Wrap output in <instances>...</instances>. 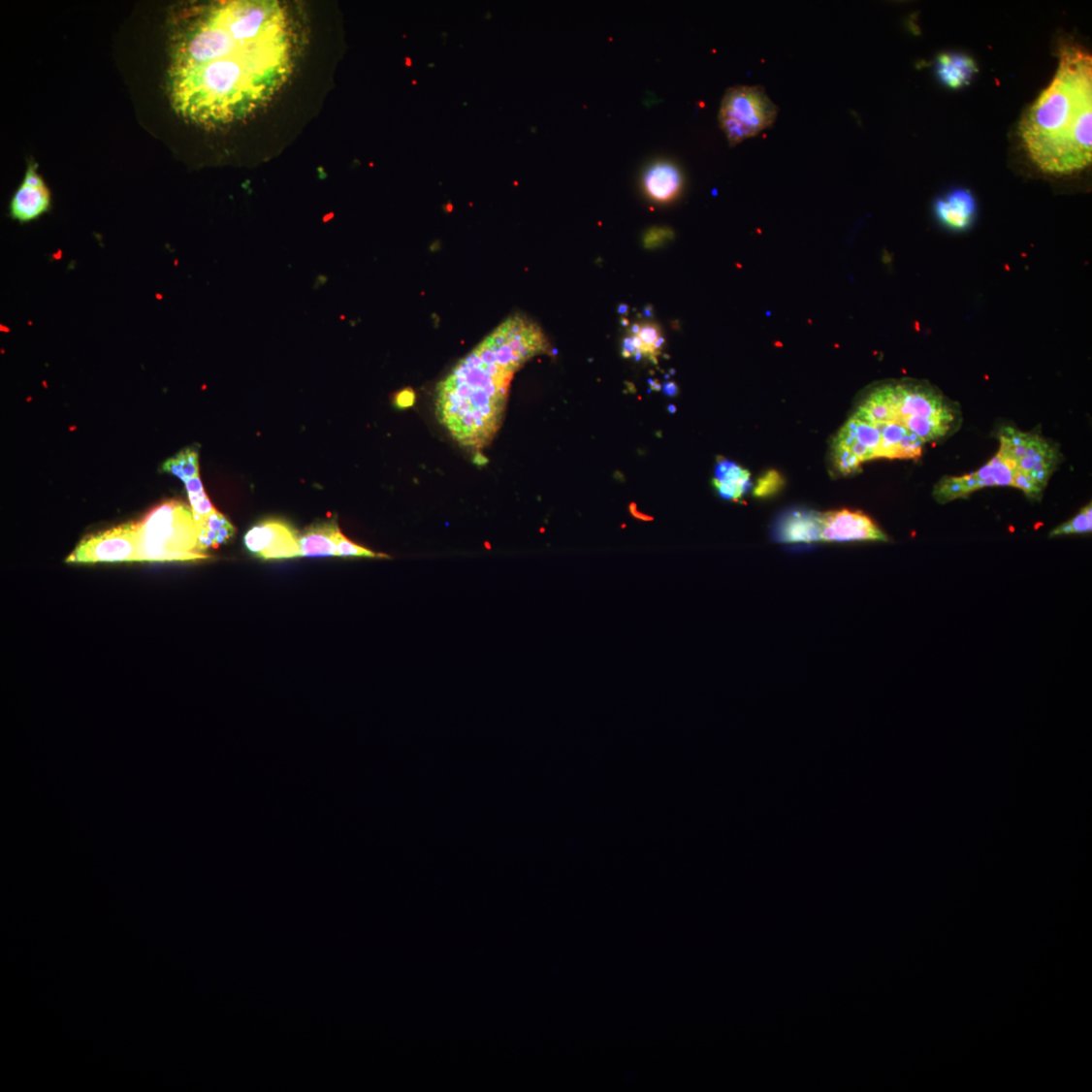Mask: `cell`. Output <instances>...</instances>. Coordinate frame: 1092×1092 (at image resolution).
Instances as JSON below:
<instances>
[{"instance_id": "1", "label": "cell", "mask_w": 1092, "mask_h": 1092, "mask_svg": "<svg viewBox=\"0 0 1092 1092\" xmlns=\"http://www.w3.org/2000/svg\"><path fill=\"white\" fill-rule=\"evenodd\" d=\"M296 33L286 8L272 0L192 6L176 21L170 96L177 112L205 126L243 120L291 77Z\"/></svg>"}, {"instance_id": "2", "label": "cell", "mask_w": 1092, "mask_h": 1092, "mask_svg": "<svg viewBox=\"0 0 1092 1092\" xmlns=\"http://www.w3.org/2000/svg\"><path fill=\"white\" fill-rule=\"evenodd\" d=\"M542 330L514 315L497 327L438 385L436 415L459 443L480 449L501 429L514 374L548 351Z\"/></svg>"}, {"instance_id": "3", "label": "cell", "mask_w": 1092, "mask_h": 1092, "mask_svg": "<svg viewBox=\"0 0 1092 1092\" xmlns=\"http://www.w3.org/2000/svg\"><path fill=\"white\" fill-rule=\"evenodd\" d=\"M1018 133L1044 175L1073 176L1092 160V57L1079 45L1061 47L1050 85L1026 112Z\"/></svg>"}, {"instance_id": "4", "label": "cell", "mask_w": 1092, "mask_h": 1092, "mask_svg": "<svg viewBox=\"0 0 1092 1092\" xmlns=\"http://www.w3.org/2000/svg\"><path fill=\"white\" fill-rule=\"evenodd\" d=\"M853 414L867 420L898 424L925 444L946 436L958 418L954 403L943 393L914 379L870 388Z\"/></svg>"}, {"instance_id": "5", "label": "cell", "mask_w": 1092, "mask_h": 1092, "mask_svg": "<svg viewBox=\"0 0 1092 1092\" xmlns=\"http://www.w3.org/2000/svg\"><path fill=\"white\" fill-rule=\"evenodd\" d=\"M137 562L193 561L208 557L198 550L197 521L192 508L172 501L136 522Z\"/></svg>"}, {"instance_id": "6", "label": "cell", "mask_w": 1092, "mask_h": 1092, "mask_svg": "<svg viewBox=\"0 0 1092 1092\" xmlns=\"http://www.w3.org/2000/svg\"><path fill=\"white\" fill-rule=\"evenodd\" d=\"M999 455L1014 471L1012 487L1036 497L1046 488L1058 463L1057 450L1039 435L1005 429Z\"/></svg>"}, {"instance_id": "7", "label": "cell", "mask_w": 1092, "mask_h": 1092, "mask_svg": "<svg viewBox=\"0 0 1092 1092\" xmlns=\"http://www.w3.org/2000/svg\"><path fill=\"white\" fill-rule=\"evenodd\" d=\"M778 115L777 106L764 87L739 85L724 94L720 124L731 147L771 128Z\"/></svg>"}, {"instance_id": "8", "label": "cell", "mask_w": 1092, "mask_h": 1092, "mask_svg": "<svg viewBox=\"0 0 1092 1092\" xmlns=\"http://www.w3.org/2000/svg\"><path fill=\"white\" fill-rule=\"evenodd\" d=\"M881 435L868 421L852 415L845 424L833 444V461L836 469L849 476L862 464L878 459Z\"/></svg>"}, {"instance_id": "9", "label": "cell", "mask_w": 1092, "mask_h": 1092, "mask_svg": "<svg viewBox=\"0 0 1092 1092\" xmlns=\"http://www.w3.org/2000/svg\"><path fill=\"white\" fill-rule=\"evenodd\" d=\"M136 522L85 537L67 562H116L137 561Z\"/></svg>"}, {"instance_id": "10", "label": "cell", "mask_w": 1092, "mask_h": 1092, "mask_svg": "<svg viewBox=\"0 0 1092 1092\" xmlns=\"http://www.w3.org/2000/svg\"><path fill=\"white\" fill-rule=\"evenodd\" d=\"M300 534L282 519L259 522L244 536L247 551L258 559L288 560L301 558Z\"/></svg>"}, {"instance_id": "11", "label": "cell", "mask_w": 1092, "mask_h": 1092, "mask_svg": "<svg viewBox=\"0 0 1092 1092\" xmlns=\"http://www.w3.org/2000/svg\"><path fill=\"white\" fill-rule=\"evenodd\" d=\"M820 540L825 542L887 541L886 534L861 511L821 513Z\"/></svg>"}, {"instance_id": "12", "label": "cell", "mask_w": 1092, "mask_h": 1092, "mask_svg": "<svg viewBox=\"0 0 1092 1092\" xmlns=\"http://www.w3.org/2000/svg\"><path fill=\"white\" fill-rule=\"evenodd\" d=\"M51 195L37 166L30 164L23 180L11 202V215L20 222L27 223L41 217L50 209Z\"/></svg>"}, {"instance_id": "13", "label": "cell", "mask_w": 1092, "mask_h": 1092, "mask_svg": "<svg viewBox=\"0 0 1092 1092\" xmlns=\"http://www.w3.org/2000/svg\"><path fill=\"white\" fill-rule=\"evenodd\" d=\"M934 212L937 221L946 229L964 232L976 222L977 199L969 189H952L935 202Z\"/></svg>"}, {"instance_id": "14", "label": "cell", "mask_w": 1092, "mask_h": 1092, "mask_svg": "<svg viewBox=\"0 0 1092 1092\" xmlns=\"http://www.w3.org/2000/svg\"><path fill=\"white\" fill-rule=\"evenodd\" d=\"M821 513L794 509L783 513L775 521L772 537L781 543L811 544L820 540Z\"/></svg>"}, {"instance_id": "15", "label": "cell", "mask_w": 1092, "mask_h": 1092, "mask_svg": "<svg viewBox=\"0 0 1092 1092\" xmlns=\"http://www.w3.org/2000/svg\"><path fill=\"white\" fill-rule=\"evenodd\" d=\"M683 176L676 165L666 161L653 164L643 178L644 191L656 203H671L682 192Z\"/></svg>"}, {"instance_id": "16", "label": "cell", "mask_w": 1092, "mask_h": 1092, "mask_svg": "<svg viewBox=\"0 0 1092 1092\" xmlns=\"http://www.w3.org/2000/svg\"><path fill=\"white\" fill-rule=\"evenodd\" d=\"M714 486L725 500L739 502L752 488L751 473L726 459H720L715 469Z\"/></svg>"}, {"instance_id": "17", "label": "cell", "mask_w": 1092, "mask_h": 1092, "mask_svg": "<svg viewBox=\"0 0 1092 1092\" xmlns=\"http://www.w3.org/2000/svg\"><path fill=\"white\" fill-rule=\"evenodd\" d=\"M979 73L975 59L963 53H942L937 57L936 75L940 81L951 89L968 85Z\"/></svg>"}, {"instance_id": "18", "label": "cell", "mask_w": 1092, "mask_h": 1092, "mask_svg": "<svg viewBox=\"0 0 1092 1092\" xmlns=\"http://www.w3.org/2000/svg\"><path fill=\"white\" fill-rule=\"evenodd\" d=\"M339 530L337 520L321 522L306 529L300 537L301 557H338L336 535Z\"/></svg>"}, {"instance_id": "19", "label": "cell", "mask_w": 1092, "mask_h": 1092, "mask_svg": "<svg viewBox=\"0 0 1092 1092\" xmlns=\"http://www.w3.org/2000/svg\"><path fill=\"white\" fill-rule=\"evenodd\" d=\"M196 521L199 535L198 550L202 555L209 549H218L236 534L231 522L217 510Z\"/></svg>"}, {"instance_id": "20", "label": "cell", "mask_w": 1092, "mask_h": 1092, "mask_svg": "<svg viewBox=\"0 0 1092 1092\" xmlns=\"http://www.w3.org/2000/svg\"><path fill=\"white\" fill-rule=\"evenodd\" d=\"M629 336L636 349L633 359L639 362L643 358H648L656 363L657 356L660 353L664 344L660 327L653 322L643 323L640 324L637 336Z\"/></svg>"}, {"instance_id": "21", "label": "cell", "mask_w": 1092, "mask_h": 1092, "mask_svg": "<svg viewBox=\"0 0 1092 1092\" xmlns=\"http://www.w3.org/2000/svg\"><path fill=\"white\" fill-rule=\"evenodd\" d=\"M164 471L175 474L176 477L186 483L200 476L199 455L193 448H186L175 458L165 462L162 466Z\"/></svg>"}, {"instance_id": "22", "label": "cell", "mask_w": 1092, "mask_h": 1092, "mask_svg": "<svg viewBox=\"0 0 1092 1092\" xmlns=\"http://www.w3.org/2000/svg\"><path fill=\"white\" fill-rule=\"evenodd\" d=\"M1092 530L1091 503L1085 506L1076 517L1066 522L1051 532V536L1090 533Z\"/></svg>"}, {"instance_id": "23", "label": "cell", "mask_w": 1092, "mask_h": 1092, "mask_svg": "<svg viewBox=\"0 0 1092 1092\" xmlns=\"http://www.w3.org/2000/svg\"><path fill=\"white\" fill-rule=\"evenodd\" d=\"M338 557L356 558H387L386 555L373 553L363 546L349 540L340 530L336 535Z\"/></svg>"}, {"instance_id": "24", "label": "cell", "mask_w": 1092, "mask_h": 1092, "mask_svg": "<svg viewBox=\"0 0 1092 1092\" xmlns=\"http://www.w3.org/2000/svg\"><path fill=\"white\" fill-rule=\"evenodd\" d=\"M785 485V479L777 470H769L757 480L754 495L757 498H767L777 494Z\"/></svg>"}, {"instance_id": "25", "label": "cell", "mask_w": 1092, "mask_h": 1092, "mask_svg": "<svg viewBox=\"0 0 1092 1092\" xmlns=\"http://www.w3.org/2000/svg\"><path fill=\"white\" fill-rule=\"evenodd\" d=\"M674 240V232L667 227H654L644 236V245L647 249L658 248Z\"/></svg>"}, {"instance_id": "26", "label": "cell", "mask_w": 1092, "mask_h": 1092, "mask_svg": "<svg viewBox=\"0 0 1092 1092\" xmlns=\"http://www.w3.org/2000/svg\"><path fill=\"white\" fill-rule=\"evenodd\" d=\"M187 495L196 520L206 517L216 510L210 504L205 490L189 493Z\"/></svg>"}, {"instance_id": "27", "label": "cell", "mask_w": 1092, "mask_h": 1092, "mask_svg": "<svg viewBox=\"0 0 1092 1092\" xmlns=\"http://www.w3.org/2000/svg\"><path fill=\"white\" fill-rule=\"evenodd\" d=\"M415 401L416 394L412 388L402 389L393 397L394 405L400 410L412 407Z\"/></svg>"}, {"instance_id": "28", "label": "cell", "mask_w": 1092, "mask_h": 1092, "mask_svg": "<svg viewBox=\"0 0 1092 1092\" xmlns=\"http://www.w3.org/2000/svg\"><path fill=\"white\" fill-rule=\"evenodd\" d=\"M635 354H636V349H635V346L633 344V340H632L631 337L628 335L624 339L623 356H624L625 359H631V358H634Z\"/></svg>"}, {"instance_id": "29", "label": "cell", "mask_w": 1092, "mask_h": 1092, "mask_svg": "<svg viewBox=\"0 0 1092 1092\" xmlns=\"http://www.w3.org/2000/svg\"><path fill=\"white\" fill-rule=\"evenodd\" d=\"M661 391H662L664 396L671 397V398L678 396L679 392H680L679 387L675 382H668L666 384H663L661 386Z\"/></svg>"}, {"instance_id": "30", "label": "cell", "mask_w": 1092, "mask_h": 1092, "mask_svg": "<svg viewBox=\"0 0 1092 1092\" xmlns=\"http://www.w3.org/2000/svg\"><path fill=\"white\" fill-rule=\"evenodd\" d=\"M630 512H631V514H632L633 516H635V517H637V518H640V519H644V520H649V518H648L647 516H645V515H643V514H640V513H639V512L637 511V509H636V506H635V504H633V503H632V504H630Z\"/></svg>"}, {"instance_id": "31", "label": "cell", "mask_w": 1092, "mask_h": 1092, "mask_svg": "<svg viewBox=\"0 0 1092 1092\" xmlns=\"http://www.w3.org/2000/svg\"><path fill=\"white\" fill-rule=\"evenodd\" d=\"M474 461H476L474 463L479 466H484L487 463V459L481 453H477L476 459H474Z\"/></svg>"}, {"instance_id": "32", "label": "cell", "mask_w": 1092, "mask_h": 1092, "mask_svg": "<svg viewBox=\"0 0 1092 1092\" xmlns=\"http://www.w3.org/2000/svg\"><path fill=\"white\" fill-rule=\"evenodd\" d=\"M619 313H620L621 315H626V314L628 313V305H626V304H622V305H621L619 306Z\"/></svg>"}, {"instance_id": "33", "label": "cell", "mask_w": 1092, "mask_h": 1092, "mask_svg": "<svg viewBox=\"0 0 1092 1092\" xmlns=\"http://www.w3.org/2000/svg\"><path fill=\"white\" fill-rule=\"evenodd\" d=\"M644 315H645V316H646L647 318H651V317H653V315H654V311H653V307H652L651 305H648V306H646V307H645V310H644Z\"/></svg>"}, {"instance_id": "34", "label": "cell", "mask_w": 1092, "mask_h": 1092, "mask_svg": "<svg viewBox=\"0 0 1092 1092\" xmlns=\"http://www.w3.org/2000/svg\"><path fill=\"white\" fill-rule=\"evenodd\" d=\"M622 323H623V325H624V326H628V325H629V322H628V320H627V319H623V322H622Z\"/></svg>"}, {"instance_id": "35", "label": "cell", "mask_w": 1092, "mask_h": 1092, "mask_svg": "<svg viewBox=\"0 0 1092 1092\" xmlns=\"http://www.w3.org/2000/svg\"><path fill=\"white\" fill-rule=\"evenodd\" d=\"M669 410H670V412H671V413H675V412H676V408H675L674 406H670V407H669Z\"/></svg>"}]
</instances>
